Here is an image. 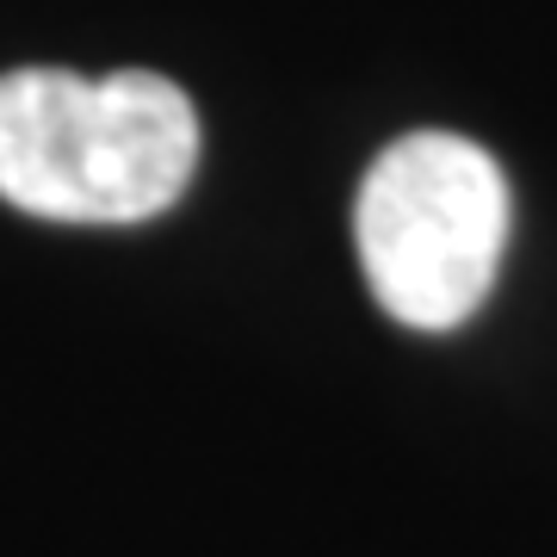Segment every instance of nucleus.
Instances as JSON below:
<instances>
[{"mask_svg":"<svg viewBox=\"0 0 557 557\" xmlns=\"http://www.w3.org/2000/svg\"><path fill=\"white\" fill-rule=\"evenodd\" d=\"M199 112L156 69L0 75V199L44 223H149L193 186Z\"/></svg>","mask_w":557,"mask_h":557,"instance_id":"obj_1","label":"nucleus"},{"mask_svg":"<svg viewBox=\"0 0 557 557\" xmlns=\"http://www.w3.org/2000/svg\"><path fill=\"white\" fill-rule=\"evenodd\" d=\"M515 199L483 143L458 131H409L384 149L354 199L359 273L403 329H458L490 298L508 255Z\"/></svg>","mask_w":557,"mask_h":557,"instance_id":"obj_2","label":"nucleus"}]
</instances>
